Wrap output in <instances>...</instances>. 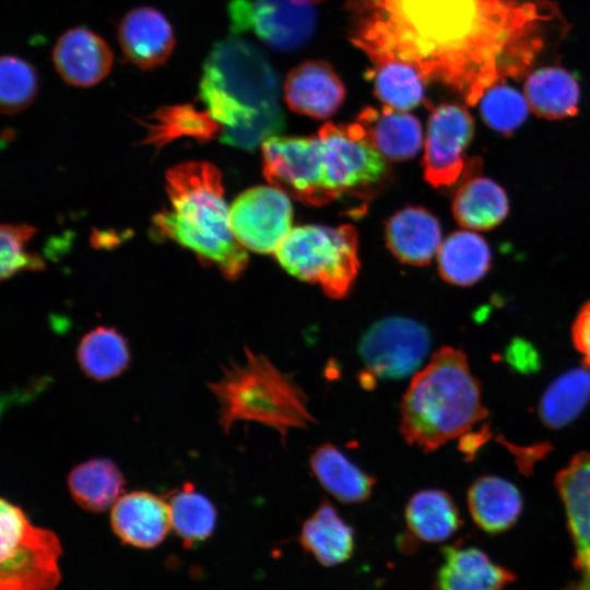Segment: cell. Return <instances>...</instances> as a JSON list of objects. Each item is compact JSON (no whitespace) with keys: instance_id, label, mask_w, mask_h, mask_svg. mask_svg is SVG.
Instances as JSON below:
<instances>
[{"instance_id":"obj_1","label":"cell","mask_w":590,"mask_h":590,"mask_svg":"<svg viewBox=\"0 0 590 590\" xmlns=\"http://www.w3.org/2000/svg\"><path fill=\"white\" fill-rule=\"evenodd\" d=\"M350 40L371 64L399 61L476 104L500 79L520 76L542 48L533 2L345 0Z\"/></svg>"},{"instance_id":"obj_2","label":"cell","mask_w":590,"mask_h":590,"mask_svg":"<svg viewBox=\"0 0 590 590\" xmlns=\"http://www.w3.org/2000/svg\"><path fill=\"white\" fill-rule=\"evenodd\" d=\"M279 75L267 57L240 38L214 46L203 66L200 98L222 125L221 141L251 150L284 128Z\"/></svg>"},{"instance_id":"obj_3","label":"cell","mask_w":590,"mask_h":590,"mask_svg":"<svg viewBox=\"0 0 590 590\" xmlns=\"http://www.w3.org/2000/svg\"><path fill=\"white\" fill-rule=\"evenodd\" d=\"M166 191L170 206L153 220L160 234L237 280L248 255L232 232L220 170L209 162L176 165L166 173Z\"/></svg>"},{"instance_id":"obj_4","label":"cell","mask_w":590,"mask_h":590,"mask_svg":"<svg viewBox=\"0 0 590 590\" xmlns=\"http://www.w3.org/2000/svg\"><path fill=\"white\" fill-rule=\"evenodd\" d=\"M487 415L465 354L444 346L416 371L400 406V433L410 446L430 452L463 436Z\"/></svg>"},{"instance_id":"obj_5","label":"cell","mask_w":590,"mask_h":590,"mask_svg":"<svg viewBox=\"0 0 590 590\" xmlns=\"http://www.w3.org/2000/svg\"><path fill=\"white\" fill-rule=\"evenodd\" d=\"M209 389L219 405V424L226 434L236 422H257L273 428L285 445L291 429H306L316 422L307 394L293 377L264 354L248 347L244 358L224 367Z\"/></svg>"},{"instance_id":"obj_6","label":"cell","mask_w":590,"mask_h":590,"mask_svg":"<svg viewBox=\"0 0 590 590\" xmlns=\"http://www.w3.org/2000/svg\"><path fill=\"white\" fill-rule=\"evenodd\" d=\"M357 247L351 225H304L292 228L274 255L293 276L320 285L331 298H343L358 271Z\"/></svg>"},{"instance_id":"obj_7","label":"cell","mask_w":590,"mask_h":590,"mask_svg":"<svg viewBox=\"0 0 590 590\" xmlns=\"http://www.w3.org/2000/svg\"><path fill=\"white\" fill-rule=\"evenodd\" d=\"M0 590H56L61 543L51 530L33 524L21 507L0 503Z\"/></svg>"},{"instance_id":"obj_8","label":"cell","mask_w":590,"mask_h":590,"mask_svg":"<svg viewBox=\"0 0 590 590\" xmlns=\"http://www.w3.org/2000/svg\"><path fill=\"white\" fill-rule=\"evenodd\" d=\"M432 345L428 329L421 322L390 316L371 324L358 343V355L365 367L361 379L369 385L378 379L397 380L418 371Z\"/></svg>"},{"instance_id":"obj_9","label":"cell","mask_w":590,"mask_h":590,"mask_svg":"<svg viewBox=\"0 0 590 590\" xmlns=\"http://www.w3.org/2000/svg\"><path fill=\"white\" fill-rule=\"evenodd\" d=\"M263 175L275 188L311 205L337 198L330 188L318 138L273 135L262 143Z\"/></svg>"},{"instance_id":"obj_10","label":"cell","mask_w":590,"mask_h":590,"mask_svg":"<svg viewBox=\"0 0 590 590\" xmlns=\"http://www.w3.org/2000/svg\"><path fill=\"white\" fill-rule=\"evenodd\" d=\"M317 138L327 180L337 198L343 192L373 186L386 176L388 164L385 157L369 142L357 121L324 123Z\"/></svg>"},{"instance_id":"obj_11","label":"cell","mask_w":590,"mask_h":590,"mask_svg":"<svg viewBox=\"0 0 590 590\" xmlns=\"http://www.w3.org/2000/svg\"><path fill=\"white\" fill-rule=\"evenodd\" d=\"M314 4L309 0H233L228 13L235 33L252 31L269 47L291 51L314 34Z\"/></svg>"},{"instance_id":"obj_12","label":"cell","mask_w":590,"mask_h":590,"mask_svg":"<svg viewBox=\"0 0 590 590\" xmlns=\"http://www.w3.org/2000/svg\"><path fill=\"white\" fill-rule=\"evenodd\" d=\"M424 144V177L436 188L448 187L462 179L472 160L465 161V150L474 134L470 113L457 104L429 106Z\"/></svg>"},{"instance_id":"obj_13","label":"cell","mask_w":590,"mask_h":590,"mask_svg":"<svg viewBox=\"0 0 590 590\" xmlns=\"http://www.w3.org/2000/svg\"><path fill=\"white\" fill-rule=\"evenodd\" d=\"M292 214L286 193L273 186H259L236 198L229 210V224L244 248L274 253L292 229Z\"/></svg>"},{"instance_id":"obj_14","label":"cell","mask_w":590,"mask_h":590,"mask_svg":"<svg viewBox=\"0 0 590 590\" xmlns=\"http://www.w3.org/2000/svg\"><path fill=\"white\" fill-rule=\"evenodd\" d=\"M110 509L114 533L123 543L135 547L156 546L172 529L166 498L146 491L121 495Z\"/></svg>"},{"instance_id":"obj_15","label":"cell","mask_w":590,"mask_h":590,"mask_svg":"<svg viewBox=\"0 0 590 590\" xmlns=\"http://www.w3.org/2000/svg\"><path fill=\"white\" fill-rule=\"evenodd\" d=\"M118 42L129 62L150 70L169 58L175 36L172 25L161 11L140 7L130 10L120 21Z\"/></svg>"},{"instance_id":"obj_16","label":"cell","mask_w":590,"mask_h":590,"mask_svg":"<svg viewBox=\"0 0 590 590\" xmlns=\"http://www.w3.org/2000/svg\"><path fill=\"white\" fill-rule=\"evenodd\" d=\"M52 60L62 80L73 86L88 87L107 76L114 57L99 35L84 27H74L58 38Z\"/></svg>"},{"instance_id":"obj_17","label":"cell","mask_w":590,"mask_h":590,"mask_svg":"<svg viewBox=\"0 0 590 590\" xmlns=\"http://www.w3.org/2000/svg\"><path fill=\"white\" fill-rule=\"evenodd\" d=\"M284 97L293 111L323 119L341 106L345 90L328 62L310 60L288 73L284 83Z\"/></svg>"},{"instance_id":"obj_18","label":"cell","mask_w":590,"mask_h":590,"mask_svg":"<svg viewBox=\"0 0 590 590\" xmlns=\"http://www.w3.org/2000/svg\"><path fill=\"white\" fill-rule=\"evenodd\" d=\"M568 529L576 547V566L590 579V452L576 455L556 476Z\"/></svg>"},{"instance_id":"obj_19","label":"cell","mask_w":590,"mask_h":590,"mask_svg":"<svg viewBox=\"0 0 590 590\" xmlns=\"http://www.w3.org/2000/svg\"><path fill=\"white\" fill-rule=\"evenodd\" d=\"M480 165L479 158L472 160L455 193L452 213L461 226L487 231L506 219L509 200L506 191L496 181L474 176Z\"/></svg>"},{"instance_id":"obj_20","label":"cell","mask_w":590,"mask_h":590,"mask_svg":"<svg viewBox=\"0 0 590 590\" xmlns=\"http://www.w3.org/2000/svg\"><path fill=\"white\" fill-rule=\"evenodd\" d=\"M514 579L512 573L481 550L451 545L442 551L437 590H504Z\"/></svg>"},{"instance_id":"obj_21","label":"cell","mask_w":590,"mask_h":590,"mask_svg":"<svg viewBox=\"0 0 590 590\" xmlns=\"http://www.w3.org/2000/svg\"><path fill=\"white\" fill-rule=\"evenodd\" d=\"M386 241L402 262L425 266L439 250L441 229L438 220L422 208H405L386 224Z\"/></svg>"},{"instance_id":"obj_22","label":"cell","mask_w":590,"mask_h":590,"mask_svg":"<svg viewBox=\"0 0 590 590\" xmlns=\"http://www.w3.org/2000/svg\"><path fill=\"white\" fill-rule=\"evenodd\" d=\"M369 142L386 158L408 160L422 146L420 121L404 111L382 106L381 110L364 108L357 117Z\"/></svg>"},{"instance_id":"obj_23","label":"cell","mask_w":590,"mask_h":590,"mask_svg":"<svg viewBox=\"0 0 590 590\" xmlns=\"http://www.w3.org/2000/svg\"><path fill=\"white\" fill-rule=\"evenodd\" d=\"M299 542L323 566L344 563L355 548L353 528L328 500H322L303 523Z\"/></svg>"},{"instance_id":"obj_24","label":"cell","mask_w":590,"mask_h":590,"mask_svg":"<svg viewBox=\"0 0 590 590\" xmlns=\"http://www.w3.org/2000/svg\"><path fill=\"white\" fill-rule=\"evenodd\" d=\"M320 485L339 502L359 504L373 494L376 480L332 444L315 449L309 459Z\"/></svg>"},{"instance_id":"obj_25","label":"cell","mask_w":590,"mask_h":590,"mask_svg":"<svg viewBox=\"0 0 590 590\" xmlns=\"http://www.w3.org/2000/svg\"><path fill=\"white\" fill-rule=\"evenodd\" d=\"M468 506L474 522L482 530L498 533L517 521L522 509V498L511 482L486 475L471 485Z\"/></svg>"},{"instance_id":"obj_26","label":"cell","mask_w":590,"mask_h":590,"mask_svg":"<svg viewBox=\"0 0 590 590\" xmlns=\"http://www.w3.org/2000/svg\"><path fill=\"white\" fill-rule=\"evenodd\" d=\"M524 97L536 116L557 120L578 113L580 91L570 72L558 67H545L528 75Z\"/></svg>"},{"instance_id":"obj_27","label":"cell","mask_w":590,"mask_h":590,"mask_svg":"<svg viewBox=\"0 0 590 590\" xmlns=\"http://www.w3.org/2000/svg\"><path fill=\"white\" fill-rule=\"evenodd\" d=\"M126 480L117 464L108 458H92L75 465L68 475L74 502L83 509L102 512L123 495Z\"/></svg>"},{"instance_id":"obj_28","label":"cell","mask_w":590,"mask_h":590,"mask_svg":"<svg viewBox=\"0 0 590 590\" xmlns=\"http://www.w3.org/2000/svg\"><path fill=\"white\" fill-rule=\"evenodd\" d=\"M492 252L486 240L476 233L458 231L450 234L438 250L441 278L453 285L469 286L489 270Z\"/></svg>"},{"instance_id":"obj_29","label":"cell","mask_w":590,"mask_h":590,"mask_svg":"<svg viewBox=\"0 0 590 590\" xmlns=\"http://www.w3.org/2000/svg\"><path fill=\"white\" fill-rule=\"evenodd\" d=\"M404 518L409 531L418 540L429 543L449 539L461 524L451 496L436 488L413 494L405 506Z\"/></svg>"},{"instance_id":"obj_30","label":"cell","mask_w":590,"mask_h":590,"mask_svg":"<svg viewBox=\"0 0 590 590\" xmlns=\"http://www.w3.org/2000/svg\"><path fill=\"white\" fill-rule=\"evenodd\" d=\"M76 358L81 370L97 381H106L122 374L131 355L126 338L113 327L99 326L81 339Z\"/></svg>"},{"instance_id":"obj_31","label":"cell","mask_w":590,"mask_h":590,"mask_svg":"<svg viewBox=\"0 0 590 590\" xmlns=\"http://www.w3.org/2000/svg\"><path fill=\"white\" fill-rule=\"evenodd\" d=\"M589 401L590 369L585 365L567 370L546 388L539 414L548 428H563L579 416Z\"/></svg>"},{"instance_id":"obj_32","label":"cell","mask_w":590,"mask_h":590,"mask_svg":"<svg viewBox=\"0 0 590 590\" xmlns=\"http://www.w3.org/2000/svg\"><path fill=\"white\" fill-rule=\"evenodd\" d=\"M146 123L148 137L145 142L162 149L168 142L189 137L196 140H210L220 130L209 111H199L190 104L164 106L152 116Z\"/></svg>"},{"instance_id":"obj_33","label":"cell","mask_w":590,"mask_h":590,"mask_svg":"<svg viewBox=\"0 0 590 590\" xmlns=\"http://www.w3.org/2000/svg\"><path fill=\"white\" fill-rule=\"evenodd\" d=\"M172 529L186 546H192L208 539L216 523V509L213 503L193 484L185 483L166 498Z\"/></svg>"},{"instance_id":"obj_34","label":"cell","mask_w":590,"mask_h":590,"mask_svg":"<svg viewBox=\"0 0 590 590\" xmlns=\"http://www.w3.org/2000/svg\"><path fill=\"white\" fill-rule=\"evenodd\" d=\"M375 93L385 107L405 111L416 107L427 84L413 67L399 61L373 64Z\"/></svg>"},{"instance_id":"obj_35","label":"cell","mask_w":590,"mask_h":590,"mask_svg":"<svg viewBox=\"0 0 590 590\" xmlns=\"http://www.w3.org/2000/svg\"><path fill=\"white\" fill-rule=\"evenodd\" d=\"M480 102L484 122L504 135L514 133L524 122L530 109L526 97L503 84L491 86Z\"/></svg>"},{"instance_id":"obj_36","label":"cell","mask_w":590,"mask_h":590,"mask_svg":"<svg viewBox=\"0 0 590 590\" xmlns=\"http://www.w3.org/2000/svg\"><path fill=\"white\" fill-rule=\"evenodd\" d=\"M37 93L34 67L12 55L0 60V104L3 114H16L32 104Z\"/></svg>"},{"instance_id":"obj_37","label":"cell","mask_w":590,"mask_h":590,"mask_svg":"<svg viewBox=\"0 0 590 590\" xmlns=\"http://www.w3.org/2000/svg\"><path fill=\"white\" fill-rule=\"evenodd\" d=\"M35 233L36 228L27 224L1 225V280L9 279L20 271H39L44 269L43 259L25 249L26 244Z\"/></svg>"},{"instance_id":"obj_38","label":"cell","mask_w":590,"mask_h":590,"mask_svg":"<svg viewBox=\"0 0 590 590\" xmlns=\"http://www.w3.org/2000/svg\"><path fill=\"white\" fill-rule=\"evenodd\" d=\"M507 364L516 371L531 374L541 366L540 355L533 344L524 339L512 340L505 351Z\"/></svg>"},{"instance_id":"obj_39","label":"cell","mask_w":590,"mask_h":590,"mask_svg":"<svg viewBox=\"0 0 590 590\" xmlns=\"http://www.w3.org/2000/svg\"><path fill=\"white\" fill-rule=\"evenodd\" d=\"M573 343L590 369V300L579 310L571 328Z\"/></svg>"},{"instance_id":"obj_40","label":"cell","mask_w":590,"mask_h":590,"mask_svg":"<svg viewBox=\"0 0 590 590\" xmlns=\"http://www.w3.org/2000/svg\"><path fill=\"white\" fill-rule=\"evenodd\" d=\"M565 590H590V579L583 576L582 579Z\"/></svg>"},{"instance_id":"obj_41","label":"cell","mask_w":590,"mask_h":590,"mask_svg":"<svg viewBox=\"0 0 590 590\" xmlns=\"http://www.w3.org/2000/svg\"><path fill=\"white\" fill-rule=\"evenodd\" d=\"M309 1L316 3V2H319V1H321V0H309Z\"/></svg>"}]
</instances>
